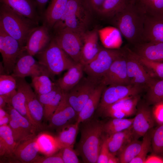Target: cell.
<instances>
[{
  "label": "cell",
  "mask_w": 163,
  "mask_h": 163,
  "mask_svg": "<svg viewBox=\"0 0 163 163\" xmlns=\"http://www.w3.org/2000/svg\"><path fill=\"white\" fill-rule=\"evenodd\" d=\"M146 15L136 4L129 3L107 20L132 45L144 42Z\"/></svg>",
  "instance_id": "6da1fadb"
},
{
  "label": "cell",
  "mask_w": 163,
  "mask_h": 163,
  "mask_svg": "<svg viewBox=\"0 0 163 163\" xmlns=\"http://www.w3.org/2000/svg\"><path fill=\"white\" fill-rule=\"evenodd\" d=\"M77 153L85 163H97L102 142L103 123L92 118L81 123Z\"/></svg>",
  "instance_id": "7a4b0ae2"
},
{
  "label": "cell",
  "mask_w": 163,
  "mask_h": 163,
  "mask_svg": "<svg viewBox=\"0 0 163 163\" xmlns=\"http://www.w3.org/2000/svg\"><path fill=\"white\" fill-rule=\"evenodd\" d=\"M93 13L85 0H68L62 16L53 29L65 27L83 34L88 30Z\"/></svg>",
  "instance_id": "3957f363"
},
{
  "label": "cell",
  "mask_w": 163,
  "mask_h": 163,
  "mask_svg": "<svg viewBox=\"0 0 163 163\" xmlns=\"http://www.w3.org/2000/svg\"><path fill=\"white\" fill-rule=\"evenodd\" d=\"M38 25L30 19L0 3V27L17 40L22 47L25 45L32 31Z\"/></svg>",
  "instance_id": "277c9868"
},
{
  "label": "cell",
  "mask_w": 163,
  "mask_h": 163,
  "mask_svg": "<svg viewBox=\"0 0 163 163\" xmlns=\"http://www.w3.org/2000/svg\"><path fill=\"white\" fill-rule=\"evenodd\" d=\"M36 55L38 61L45 68L51 78L68 70L77 63L58 45L53 37L45 49Z\"/></svg>",
  "instance_id": "5b68a950"
},
{
  "label": "cell",
  "mask_w": 163,
  "mask_h": 163,
  "mask_svg": "<svg viewBox=\"0 0 163 163\" xmlns=\"http://www.w3.org/2000/svg\"><path fill=\"white\" fill-rule=\"evenodd\" d=\"M123 51V47L110 49L101 46L96 57L84 65V72L91 79L100 83L113 63L122 54Z\"/></svg>",
  "instance_id": "8992f818"
},
{
  "label": "cell",
  "mask_w": 163,
  "mask_h": 163,
  "mask_svg": "<svg viewBox=\"0 0 163 163\" xmlns=\"http://www.w3.org/2000/svg\"><path fill=\"white\" fill-rule=\"evenodd\" d=\"M55 32L52 37L58 45L75 62L81 63L83 34H80L66 27Z\"/></svg>",
  "instance_id": "52a82bcc"
},
{
  "label": "cell",
  "mask_w": 163,
  "mask_h": 163,
  "mask_svg": "<svg viewBox=\"0 0 163 163\" xmlns=\"http://www.w3.org/2000/svg\"><path fill=\"white\" fill-rule=\"evenodd\" d=\"M145 91L141 87L132 85L106 86L102 92L96 112L101 116L103 110L109 106L126 97L141 94Z\"/></svg>",
  "instance_id": "ba28073f"
},
{
  "label": "cell",
  "mask_w": 163,
  "mask_h": 163,
  "mask_svg": "<svg viewBox=\"0 0 163 163\" xmlns=\"http://www.w3.org/2000/svg\"><path fill=\"white\" fill-rule=\"evenodd\" d=\"M24 51L18 42L0 27V52L3 69L7 74L12 73L18 58Z\"/></svg>",
  "instance_id": "9c48e42d"
},
{
  "label": "cell",
  "mask_w": 163,
  "mask_h": 163,
  "mask_svg": "<svg viewBox=\"0 0 163 163\" xmlns=\"http://www.w3.org/2000/svg\"><path fill=\"white\" fill-rule=\"evenodd\" d=\"M100 84L88 76H83L75 85L66 93L68 102L78 115Z\"/></svg>",
  "instance_id": "30bf717a"
},
{
  "label": "cell",
  "mask_w": 163,
  "mask_h": 163,
  "mask_svg": "<svg viewBox=\"0 0 163 163\" xmlns=\"http://www.w3.org/2000/svg\"><path fill=\"white\" fill-rule=\"evenodd\" d=\"M124 47L127 73L130 84L141 87L146 91L157 79L149 75L142 65L132 54L128 46Z\"/></svg>",
  "instance_id": "8fae6325"
},
{
  "label": "cell",
  "mask_w": 163,
  "mask_h": 163,
  "mask_svg": "<svg viewBox=\"0 0 163 163\" xmlns=\"http://www.w3.org/2000/svg\"><path fill=\"white\" fill-rule=\"evenodd\" d=\"M155 121L152 108L145 101L140 100L136 107V116L132 125L133 139H138L153 129Z\"/></svg>",
  "instance_id": "7c38bea8"
},
{
  "label": "cell",
  "mask_w": 163,
  "mask_h": 163,
  "mask_svg": "<svg viewBox=\"0 0 163 163\" xmlns=\"http://www.w3.org/2000/svg\"><path fill=\"white\" fill-rule=\"evenodd\" d=\"M42 75H50L45 68L31 55L23 52L18 58L11 75L15 78L32 77Z\"/></svg>",
  "instance_id": "4fadbf2b"
},
{
  "label": "cell",
  "mask_w": 163,
  "mask_h": 163,
  "mask_svg": "<svg viewBox=\"0 0 163 163\" xmlns=\"http://www.w3.org/2000/svg\"><path fill=\"white\" fill-rule=\"evenodd\" d=\"M123 49V53L113 63L101 79L100 83L105 86L131 85L127 75L124 47Z\"/></svg>",
  "instance_id": "5bb4252c"
},
{
  "label": "cell",
  "mask_w": 163,
  "mask_h": 163,
  "mask_svg": "<svg viewBox=\"0 0 163 163\" xmlns=\"http://www.w3.org/2000/svg\"><path fill=\"white\" fill-rule=\"evenodd\" d=\"M140 94L126 97L109 106L103 110L101 116L124 118L136 114Z\"/></svg>",
  "instance_id": "9a60e30c"
},
{
  "label": "cell",
  "mask_w": 163,
  "mask_h": 163,
  "mask_svg": "<svg viewBox=\"0 0 163 163\" xmlns=\"http://www.w3.org/2000/svg\"><path fill=\"white\" fill-rule=\"evenodd\" d=\"M50 30L45 25H38L29 34L23 50L34 56L42 51L50 42L52 38Z\"/></svg>",
  "instance_id": "2e32d148"
},
{
  "label": "cell",
  "mask_w": 163,
  "mask_h": 163,
  "mask_svg": "<svg viewBox=\"0 0 163 163\" xmlns=\"http://www.w3.org/2000/svg\"><path fill=\"white\" fill-rule=\"evenodd\" d=\"M78 114L68 101L66 93L50 120V126L59 129L62 127L76 122Z\"/></svg>",
  "instance_id": "e0dca14e"
},
{
  "label": "cell",
  "mask_w": 163,
  "mask_h": 163,
  "mask_svg": "<svg viewBox=\"0 0 163 163\" xmlns=\"http://www.w3.org/2000/svg\"><path fill=\"white\" fill-rule=\"evenodd\" d=\"M21 78L27 107L38 130H40L43 128L42 122L44 117L43 107L30 85L26 81L24 78Z\"/></svg>",
  "instance_id": "ac0fdd59"
},
{
  "label": "cell",
  "mask_w": 163,
  "mask_h": 163,
  "mask_svg": "<svg viewBox=\"0 0 163 163\" xmlns=\"http://www.w3.org/2000/svg\"><path fill=\"white\" fill-rule=\"evenodd\" d=\"M99 35V31L97 28L88 30L83 34L81 63L84 65L92 60L101 49V46L98 43Z\"/></svg>",
  "instance_id": "d6986e66"
},
{
  "label": "cell",
  "mask_w": 163,
  "mask_h": 163,
  "mask_svg": "<svg viewBox=\"0 0 163 163\" xmlns=\"http://www.w3.org/2000/svg\"><path fill=\"white\" fill-rule=\"evenodd\" d=\"M128 46L134 53L145 59L163 62V43L144 42Z\"/></svg>",
  "instance_id": "ffe728a7"
},
{
  "label": "cell",
  "mask_w": 163,
  "mask_h": 163,
  "mask_svg": "<svg viewBox=\"0 0 163 163\" xmlns=\"http://www.w3.org/2000/svg\"><path fill=\"white\" fill-rule=\"evenodd\" d=\"M0 2L30 19L38 25L41 20L34 0H0Z\"/></svg>",
  "instance_id": "44dd1931"
},
{
  "label": "cell",
  "mask_w": 163,
  "mask_h": 163,
  "mask_svg": "<svg viewBox=\"0 0 163 163\" xmlns=\"http://www.w3.org/2000/svg\"><path fill=\"white\" fill-rule=\"evenodd\" d=\"M38 152L39 148L35 136L17 144L13 155L22 163H34L38 156Z\"/></svg>",
  "instance_id": "7402d4cb"
},
{
  "label": "cell",
  "mask_w": 163,
  "mask_h": 163,
  "mask_svg": "<svg viewBox=\"0 0 163 163\" xmlns=\"http://www.w3.org/2000/svg\"><path fill=\"white\" fill-rule=\"evenodd\" d=\"M68 0H50L41 16L43 24L51 30L61 18Z\"/></svg>",
  "instance_id": "603a6c76"
},
{
  "label": "cell",
  "mask_w": 163,
  "mask_h": 163,
  "mask_svg": "<svg viewBox=\"0 0 163 163\" xmlns=\"http://www.w3.org/2000/svg\"><path fill=\"white\" fill-rule=\"evenodd\" d=\"M149 41L163 43V17H153L146 14L143 42Z\"/></svg>",
  "instance_id": "cb8c5ba5"
},
{
  "label": "cell",
  "mask_w": 163,
  "mask_h": 163,
  "mask_svg": "<svg viewBox=\"0 0 163 163\" xmlns=\"http://www.w3.org/2000/svg\"><path fill=\"white\" fill-rule=\"evenodd\" d=\"M84 65L77 62L70 67L63 76L56 82L64 92L66 93L75 85L83 77Z\"/></svg>",
  "instance_id": "d4e9b609"
},
{
  "label": "cell",
  "mask_w": 163,
  "mask_h": 163,
  "mask_svg": "<svg viewBox=\"0 0 163 163\" xmlns=\"http://www.w3.org/2000/svg\"><path fill=\"white\" fill-rule=\"evenodd\" d=\"M106 86L100 83L78 113L76 122L79 124L93 118L99 105L102 92Z\"/></svg>",
  "instance_id": "484cf974"
},
{
  "label": "cell",
  "mask_w": 163,
  "mask_h": 163,
  "mask_svg": "<svg viewBox=\"0 0 163 163\" xmlns=\"http://www.w3.org/2000/svg\"><path fill=\"white\" fill-rule=\"evenodd\" d=\"M105 136L110 152L116 155L125 146L133 139L132 126L122 131L109 136Z\"/></svg>",
  "instance_id": "4316f807"
},
{
  "label": "cell",
  "mask_w": 163,
  "mask_h": 163,
  "mask_svg": "<svg viewBox=\"0 0 163 163\" xmlns=\"http://www.w3.org/2000/svg\"><path fill=\"white\" fill-rule=\"evenodd\" d=\"M15 78L17 80V91L15 93L11 98L9 104L22 115L27 119L37 129L36 124L32 118L27 107L26 98L21 78Z\"/></svg>",
  "instance_id": "83f0119b"
},
{
  "label": "cell",
  "mask_w": 163,
  "mask_h": 163,
  "mask_svg": "<svg viewBox=\"0 0 163 163\" xmlns=\"http://www.w3.org/2000/svg\"><path fill=\"white\" fill-rule=\"evenodd\" d=\"M79 125L76 122L59 129V133L56 138L60 149L66 147L73 148Z\"/></svg>",
  "instance_id": "f1b7e54d"
},
{
  "label": "cell",
  "mask_w": 163,
  "mask_h": 163,
  "mask_svg": "<svg viewBox=\"0 0 163 163\" xmlns=\"http://www.w3.org/2000/svg\"><path fill=\"white\" fill-rule=\"evenodd\" d=\"M16 145L9 125L0 126V156H9L13 155Z\"/></svg>",
  "instance_id": "f546056e"
},
{
  "label": "cell",
  "mask_w": 163,
  "mask_h": 163,
  "mask_svg": "<svg viewBox=\"0 0 163 163\" xmlns=\"http://www.w3.org/2000/svg\"><path fill=\"white\" fill-rule=\"evenodd\" d=\"M8 111L11 119L14 120L28 139L35 137L38 130L26 118L22 115L10 104H7L5 108Z\"/></svg>",
  "instance_id": "4dcf8cb0"
},
{
  "label": "cell",
  "mask_w": 163,
  "mask_h": 163,
  "mask_svg": "<svg viewBox=\"0 0 163 163\" xmlns=\"http://www.w3.org/2000/svg\"><path fill=\"white\" fill-rule=\"evenodd\" d=\"M130 3L129 0H105L97 14L108 20Z\"/></svg>",
  "instance_id": "1f68e13d"
},
{
  "label": "cell",
  "mask_w": 163,
  "mask_h": 163,
  "mask_svg": "<svg viewBox=\"0 0 163 163\" xmlns=\"http://www.w3.org/2000/svg\"><path fill=\"white\" fill-rule=\"evenodd\" d=\"M36 137L39 152L45 156L53 155L60 150L56 137L45 133L40 134Z\"/></svg>",
  "instance_id": "d6a6232c"
},
{
  "label": "cell",
  "mask_w": 163,
  "mask_h": 163,
  "mask_svg": "<svg viewBox=\"0 0 163 163\" xmlns=\"http://www.w3.org/2000/svg\"><path fill=\"white\" fill-rule=\"evenodd\" d=\"M17 87L15 78L11 75H0V96L5 100L9 104L11 100L16 92Z\"/></svg>",
  "instance_id": "836d02e7"
},
{
  "label": "cell",
  "mask_w": 163,
  "mask_h": 163,
  "mask_svg": "<svg viewBox=\"0 0 163 163\" xmlns=\"http://www.w3.org/2000/svg\"><path fill=\"white\" fill-rule=\"evenodd\" d=\"M134 118L127 119L112 118L103 123V132L105 135L109 136L122 131L130 127L132 125Z\"/></svg>",
  "instance_id": "e575fe53"
},
{
  "label": "cell",
  "mask_w": 163,
  "mask_h": 163,
  "mask_svg": "<svg viewBox=\"0 0 163 163\" xmlns=\"http://www.w3.org/2000/svg\"><path fill=\"white\" fill-rule=\"evenodd\" d=\"M130 50L132 54L142 65L151 77L156 79H163V62L147 59Z\"/></svg>",
  "instance_id": "d590c367"
},
{
  "label": "cell",
  "mask_w": 163,
  "mask_h": 163,
  "mask_svg": "<svg viewBox=\"0 0 163 163\" xmlns=\"http://www.w3.org/2000/svg\"><path fill=\"white\" fill-rule=\"evenodd\" d=\"M142 143V141L133 139L127 144L117 154L120 162L130 163L139 154Z\"/></svg>",
  "instance_id": "8d00e7d4"
},
{
  "label": "cell",
  "mask_w": 163,
  "mask_h": 163,
  "mask_svg": "<svg viewBox=\"0 0 163 163\" xmlns=\"http://www.w3.org/2000/svg\"><path fill=\"white\" fill-rule=\"evenodd\" d=\"M146 91L145 101L149 105L163 101V79L156 80Z\"/></svg>",
  "instance_id": "74e56055"
},
{
  "label": "cell",
  "mask_w": 163,
  "mask_h": 163,
  "mask_svg": "<svg viewBox=\"0 0 163 163\" xmlns=\"http://www.w3.org/2000/svg\"><path fill=\"white\" fill-rule=\"evenodd\" d=\"M31 85L37 95L48 93L52 91L56 85L48 75H42L32 77Z\"/></svg>",
  "instance_id": "f35d334b"
},
{
  "label": "cell",
  "mask_w": 163,
  "mask_h": 163,
  "mask_svg": "<svg viewBox=\"0 0 163 163\" xmlns=\"http://www.w3.org/2000/svg\"><path fill=\"white\" fill-rule=\"evenodd\" d=\"M136 3L147 15L163 17V0H138Z\"/></svg>",
  "instance_id": "ab89813d"
},
{
  "label": "cell",
  "mask_w": 163,
  "mask_h": 163,
  "mask_svg": "<svg viewBox=\"0 0 163 163\" xmlns=\"http://www.w3.org/2000/svg\"><path fill=\"white\" fill-rule=\"evenodd\" d=\"M151 147L153 153L161 156L163 155V124L153 129Z\"/></svg>",
  "instance_id": "60d3db41"
},
{
  "label": "cell",
  "mask_w": 163,
  "mask_h": 163,
  "mask_svg": "<svg viewBox=\"0 0 163 163\" xmlns=\"http://www.w3.org/2000/svg\"><path fill=\"white\" fill-rule=\"evenodd\" d=\"M152 129L150 130L143 136L140 152L130 163H144L147 154L151 146V135Z\"/></svg>",
  "instance_id": "b9f144b4"
},
{
  "label": "cell",
  "mask_w": 163,
  "mask_h": 163,
  "mask_svg": "<svg viewBox=\"0 0 163 163\" xmlns=\"http://www.w3.org/2000/svg\"><path fill=\"white\" fill-rule=\"evenodd\" d=\"M64 93L61 89L49 103L43 107L44 117L47 120H50L57 109L62 98Z\"/></svg>",
  "instance_id": "7bdbcfd3"
},
{
  "label": "cell",
  "mask_w": 163,
  "mask_h": 163,
  "mask_svg": "<svg viewBox=\"0 0 163 163\" xmlns=\"http://www.w3.org/2000/svg\"><path fill=\"white\" fill-rule=\"evenodd\" d=\"M64 163H78L80 161L76 152L72 147H66L60 151Z\"/></svg>",
  "instance_id": "ee69618b"
},
{
  "label": "cell",
  "mask_w": 163,
  "mask_h": 163,
  "mask_svg": "<svg viewBox=\"0 0 163 163\" xmlns=\"http://www.w3.org/2000/svg\"><path fill=\"white\" fill-rule=\"evenodd\" d=\"M8 124L17 144L21 141L27 139L22 130L14 120L11 119Z\"/></svg>",
  "instance_id": "f6af8a7d"
},
{
  "label": "cell",
  "mask_w": 163,
  "mask_h": 163,
  "mask_svg": "<svg viewBox=\"0 0 163 163\" xmlns=\"http://www.w3.org/2000/svg\"><path fill=\"white\" fill-rule=\"evenodd\" d=\"M34 163H64L61 154L59 153L43 157L38 156Z\"/></svg>",
  "instance_id": "bcb514c9"
},
{
  "label": "cell",
  "mask_w": 163,
  "mask_h": 163,
  "mask_svg": "<svg viewBox=\"0 0 163 163\" xmlns=\"http://www.w3.org/2000/svg\"><path fill=\"white\" fill-rule=\"evenodd\" d=\"M110 153V152L107 146L105 136H104L97 163H108V158Z\"/></svg>",
  "instance_id": "7dc6e473"
},
{
  "label": "cell",
  "mask_w": 163,
  "mask_h": 163,
  "mask_svg": "<svg viewBox=\"0 0 163 163\" xmlns=\"http://www.w3.org/2000/svg\"><path fill=\"white\" fill-rule=\"evenodd\" d=\"M152 110L155 122L158 125L163 124V101L153 105Z\"/></svg>",
  "instance_id": "c3c4849f"
},
{
  "label": "cell",
  "mask_w": 163,
  "mask_h": 163,
  "mask_svg": "<svg viewBox=\"0 0 163 163\" xmlns=\"http://www.w3.org/2000/svg\"><path fill=\"white\" fill-rule=\"evenodd\" d=\"M60 89L56 83L55 86L52 91L46 94L37 95V96L39 100L44 107L49 103Z\"/></svg>",
  "instance_id": "681fc988"
},
{
  "label": "cell",
  "mask_w": 163,
  "mask_h": 163,
  "mask_svg": "<svg viewBox=\"0 0 163 163\" xmlns=\"http://www.w3.org/2000/svg\"><path fill=\"white\" fill-rule=\"evenodd\" d=\"M93 13L97 14L105 0H85Z\"/></svg>",
  "instance_id": "f907efd6"
},
{
  "label": "cell",
  "mask_w": 163,
  "mask_h": 163,
  "mask_svg": "<svg viewBox=\"0 0 163 163\" xmlns=\"http://www.w3.org/2000/svg\"><path fill=\"white\" fill-rule=\"evenodd\" d=\"M144 163H163V158L161 155L152 153L147 157Z\"/></svg>",
  "instance_id": "816d5d0a"
},
{
  "label": "cell",
  "mask_w": 163,
  "mask_h": 163,
  "mask_svg": "<svg viewBox=\"0 0 163 163\" xmlns=\"http://www.w3.org/2000/svg\"><path fill=\"white\" fill-rule=\"evenodd\" d=\"M37 6V8L39 14L41 16L45 9V7L49 0H34Z\"/></svg>",
  "instance_id": "f5cc1de1"
},
{
  "label": "cell",
  "mask_w": 163,
  "mask_h": 163,
  "mask_svg": "<svg viewBox=\"0 0 163 163\" xmlns=\"http://www.w3.org/2000/svg\"><path fill=\"white\" fill-rule=\"evenodd\" d=\"M120 162L119 159L116 155L110 152L108 158V163H119Z\"/></svg>",
  "instance_id": "db71d44e"
},
{
  "label": "cell",
  "mask_w": 163,
  "mask_h": 163,
  "mask_svg": "<svg viewBox=\"0 0 163 163\" xmlns=\"http://www.w3.org/2000/svg\"><path fill=\"white\" fill-rule=\"evenodd\" d=\"M11 119L9 113L6 116L0 119V126L7 125L8 124H9Z\"/></svg>",
  "instance_id": "11a10c76"
},
{
  "label": "cell",
  "mask_w": 163,
  "mask_h": 163,
  "mask_svg": "<svg viewBox=\"0 0 163 163\" xmlns=\"http://www.w3.org/2000/svg\"><path fill=\"white\" fill-rule=\"evenodd\" d=\"M7 104V103L5 98L3 97L0 96V108L5 109Z\"/></svg>",
  "instance_id": "9f6ffc18"
},
{
  "label": "cell",
  "mask_w": 163,
  "mask_h": 163,
  "mask_svg": "<svg viewBox=\"0 0 163 163\" xmlns=\"http://www.w3.org/2000/svg\"><path fill=\"white\" fill-rule=\"evenodd\" d=\"M9 114L4 109L0 108V119L2 118Z\"/></svg>",
  "instance_id": "6f0895ef"
},
{
  "label": "cell",
  "mask_w": 163,
  "mask_h": 163,
  "mask_svg": "<svg viewBox=\"0 0 163 163\" xmlns=\"http://www.w3.org/2000/svg\"><path fill=\"white\" fill-rule=\"evenodd\" d=\"M129 3L132 4H135L138 0H129Z\"/></svg>",
  "instance_id": "680465c9"
},
{
  "label": "cell",
  "mask_w": 163,
  "mask_h": 163,
  "mask_svg": "<svg viewBox=\"0 0 163 163\" xmlns=\"http://www.w3.org/2000/svg\"><path fill=\"white\" fill-rule=\"evenodd\" d=\"M163 158V155L161 156Z\"/></svg>",
  "instance_id": "91938a15"
}]
</instances>
